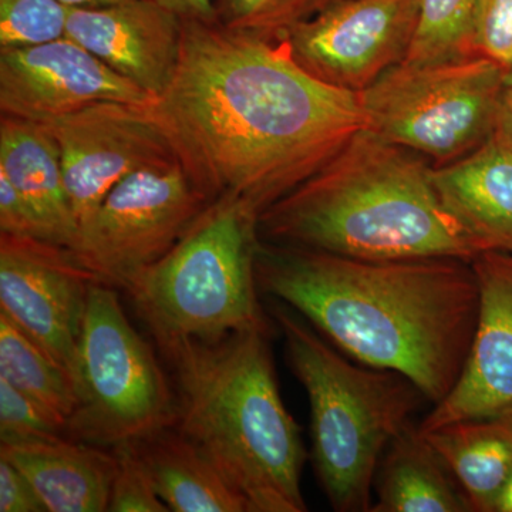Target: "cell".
<instances>
[{
    "label": "cell",
    "instance_id": "obj_31",
    "mask_svg": "<svg viewBox=\"0 0 512 512\" xmlns=\"http://www.w3.org/2000/svg\"><path fill=\"white\" fill-rule=\"evenodd\" d=\"M161 6L171 10L183 20L198 22H217L214 0H154Z\"/></svg>",
    "mask_w": 512,
    "mask_h": 512
},
{
    "label": "cell",
    "instance_id": "obj_25",
    "mask_svg": "<svg viewBox=\"0 0 512 512\" xmlns=\"http://www.w3.org/2000/svg\"><path fill=\"white\" fill-rule=\"evenodd\" d=\"M214 6L218 25L271 40L308 18L306 0H214Z\"/></svg>",
    "mask_w": 512,
    "mask_h": 512
},
{
    "label": "cell",
    "instance_id": "obj_36",
    "mask_svg": "<svg viewBox=\"0 0 512 512\" xmlns=\"http://www.w3.org/2000/svg\"><path fill=\"white\" fill-rule=\"evenodd\" d=\"M505 83H507L508 86H512V70L507 73V76H505Z\"/></svg>",
    "mask_w": 512,
    "mask_h": 512
},
{
    "label": "cell",
    "instance_id": "obj_35",
    "mask_svg": "<svg viewBox=\"0 0 512 512\" xmlns=\"http://www.w3.org/2000/svg\"><path fill=\"white\" fill-rule=\"evenodd\" d=\"M340 2H343V0H306V13H308V18L320 12V10L329 8V6L336 5V3Z\"/></svg>",
    "mask_w": 512,
    "mask_h": 512
},
{
    "label": "cell",
    "instance_id": "obj_30",
    "mask_svg": "<svg viewBox=\"0 0 512 512\" xmlns=\"http://www.w3.org/2000/svg\"><path fill=\"white\" fill-rule=\"evenodd\" d=\"M0 512H46L25 474L0 457Z\"/></svg>",
    "mask_w": 512,
    "mask_h": 512
},
{
    "label": "cell",
    "instance_id": "obj_18",
    "mask_svg": "<svg viewBox=\"0 0 512 512\" xmlns=\"http://www.w3.org/2000/svg\"><path fill=\"white\" fill-rule=\"evenodd\" d=\"M0 174L35 210L50 242L73 249L79 224L67 195L59 144L46 124L2 116Z\"/></svg>",
    "mask_w": 512,
    "mask_h": 512
},
{
    "label": "cell",
    "instance_id": "obj_20",
    "mask_svg": "<svg viewBox=\"0 0 512 512\" xmlns=\"http://www.w3.org/2000/svg\"><path fill=\"white\" fill-rule=\"evenodd\" d=\"M158 497L174 512H247L210 458L174 426L134 443Z\"/></svg>",
    "mask_w": 512,
    "mask_h": 512
},
{
    "label": "cell",
    "instance_id": "obj_4",
    "mask_svg": "<svg viewBox=\"0 0 512 512\" xmlns=\"http://www.w3.org/2000/svg\"><path fill=\"white\" fill-rule=\"evenodd\" d=\"M269 328L160 348L177 384L174 427L204 451L247 512H305L308 451L286 409Z\"/></svg>",
    "mask_w": 512,
    "mask_h": 512
},
{
    "label": "cell",
    "instance_id": "obj_14",
    "mask_svg": "<svg viewBox=\"0 0 512 512\" xmlns=\"http://www.w3.org/2000/svg\"><path fill=\"white\" fill-rule=\"evenodd\" d=\"M478 316L470 352L453 389L419 424L421 433L463 420L512 419V254L471 261Z\"/></svg>",
    "mask_w": 512,
    "mask_h": 512
},
{
    "label": "cell",
    "instance_id": "obj_6",
    "mask_svg": "<svg viewBox=\"0 0 512 512\" xmlns=\"http://www.w3.org/2000/svg\"><path fill=\"white\" fill-rule=\"evenodd\" d=\"M258 224L259 215L244 202L217 198L124 289L160 348L269 328L256 282Z\"/></svg>",
    "mask_w": 512,
    "mask_h": 512
},
{
    "label": "cell",
    "instance_id": "obj_16",
    "mask_svg": "<svg viewBox=\"0 0 512 512\" xmlns=\"http://www.w3.org/2000/svg\"><path fill=\"white\" fill-rule=\"evenodd\" d=\"M434 188L468 242L512 254V151L493 137L456 163L431 168Z\"/></svg>",
    "mask_w": 512,
    "mask_h": 512
},
{
    "label": "cell",
    "instance_id": "obj_29",
    "mask_svg": "<svg viewBox=\"0 0 512 512\" xmlns=\"http://www.w3.org/2000/svg\"><path fill=\"white\" fill-rule=\"evenodd\" d=\"M0 234L50 242L35 210L3 174H0Z\"/></svg>",
    "mask_w": 512,
    "mask_h": 512
},
{
    "label": "cell",
    "instance_id": "obj_23",
    "mask_svg": "<svg viewBox=\"0 0 512 512\" xmlns=\"http://www.w3.org/2000/svg\"><path fill=\"white\" fill-rule=\"evenodd\" d=\"M478 0H420L419 23L404 62L426 64L470 59Z\"/></svg>",
    "mask_w": 512,
    "mask_h": 512
},
{
    "label": "cell",
    "instance_id": "obj_9",
    "mask_svg": "<svg viewBox=\"0 0 512 512\" xmlns=\"http://www.w3.org/2000/svg\"><path fill=\"white\" fill-rule=\"evenodd\" d=\"M210 202L178 161L138 171L106 195L70 251L100 282L126 289L180 241Z\"/></svg>",
    "mask_w": 512,
    "mask_h": 512
},
{
    "label": "cell",
    "instance_id": "obj_7",
    "mask_svg": "<svg viewBox=\"0 0 512 512\" xmlns=\"http://www.w3.org/2000/svg\"><path fill=\"white\" fill-rule=\"evenodd\" d=\"M77 407L67 437L116 448L174 426L177 396L113 286L90 289L73 370Z\"/></svg>",
    "mask_w": 512,
    "mask_h": 512
},
{
    "label": "cell",
    "instance_id": "obj_19",
    "mask_svg": "<svg viewBox=\"0 0 512 512\" xmlns=\"http://www.w3.org/2000/svg\"><path fill=\"white\" fill-rule=\"evenodd\" d=\"M370 512H473L446 461L409 424L384 451Z\"/></svg>",
    "mask_w": 512,
    "mask_h": 512
},
{
    "label": "cell",
    "instance_id": "obj_28",
    "mask_svg": "<svg viewBox=\"0 0 512 512\" xmlns=\"http://www.w3.org/2000/svg\"><path fill=\"white\" fill-rule=\"evenodd\" d=\"M473 52L512 70V0H478L473 20Z\"/></svg>",
    "mask_w": 512,
    "mask_h": 512
},
{
    "label": "cell",
    "instance_id": "obj_34",
    "mask_svg": "<svg viewBox=\"0 0 512 512\" xmlns=\"http://www.w3.org/2000/svg\"><path fill=\"white\" fill-rule=\"evenodd\" d=\"M494 512H512V473L505 484L503 493L498 497Z\"/></svg>",
    "mask_w": 512,
    "mask_h": 512
},
{
    "label": "cell",
    "instance_id": "obj_3",
    "mask_svg": "<svg viewBox=\"0 0 512 512\" xmlns=\"http://www.w3.org/2000/svg\"><path fill=\"white\" fill-rule=\"evenodd\" d=\"M433 165L363 128L322 170L259 217V237L349 258H456L476 249L444 208Z\"/></svg>",
    "mask_w": 512,
    "mask_h": 512
},
{
    "label": "cell",
    "instance_id": "obj_8",
    "mask_svg": "<svg viewBox=\"0 0 512 512\" xmlns=\"http://www.w3.org/2000/svg\"><path fill=\"white\" fill-rule=\"evenodd\" d=\"M505 76L483 57L397 64L359 93L366 128L433 167L456 163L493 137Z\"/></svg>",
    "mask_w": 512,
    "mask_h": 512
},
{
    "label": "cell",
    "instance_id": "obj_22",
    "mask_svg": "<svg viewBox=\"0 0 512 512\" xmlns=\"http://www.w3.org/2000/svg\"><path fill=\"white\" fill-rule=\"evenodd\" d=\"M0 377L49 410L64 426L77 407L72 376L0 312Z\"/></svg>",
    "mask_w": 512,
    "mask_h": 512
},
{
    "label": "cell",
    "instance_id": "obj_21",
    "mask_svg": "<svg viewBox=\"0 0 512 512\" xmlns=\"http://www.w3.org/2000/svg\"><path fill=\"white\" fill-rule=\"evenodd\" d=\"M423 434L446 461L471 510L494 512L512 473V419L456 421Z\"/></svg>",
    "mask_w": 512,
    "mask_h": 512
},
{
    "label": "cell",
    "instance_id": "obj_17",
    "mask_svg": "<svg viewBox=\"0 0 512 512\" xmlns=\"http://www.w3.org/2000/svg\"><path fill=\"white\" fill-rule=\"evenodd\" d=\"M0 457L25 474L47 512L109 511L117 467L113 448L59 437L2 444Z\"/></svg>",
    "mask_w": 512,
    "mask_h": 512
},
{
    "label": "cell",
    "instance_id": "obj_15",
    "mask_svg": "<svg viewBox=\"0 0 512 512\" xmlns=\"http://www.w3.org/2000/svg\"><path fill=\"white\" fill-rule=\"evenodd\" d=\"M67 37L157 100L180 64L183 19L154 0L72 8Z\"/></svg>",
    "mask_w": 512,
    "mask_h": 512
},
{
    "label": "cell",
    "instance_id": "obj_5",
    "mask_svg": "<svg viewBox=\"0 0 512 512\" xmlns=\"http://www.w3.org/2000/svg\"><path fill=\"white\" fill-rule=\"evenodd\" d=\"M272 313L293 375L308 393L320 487L333 510L370 512L384 451L412 424L426 397L400 373L362 365L332 348L284 303H275Z\"/></svg>",
    "mask_w": 512,
    "mask_h": 512
},
{
    "label": "cell",
    "instance_id": "obj_1",
    "mask_svg": "<svg viewBox=\"0 0 512 512\" xmlns=\"http://www.w3.org/2000/svg\"><path fill=\"white\" fill-rule=\"evenodd\" d=\"M151 111L208 201L259 217L366 128L359 93L305 72L285 39L198 20H183L177 73Z\"/></svg>",
    "mask_w": 512,
    "mask_h": 512
},
{
    "label": "cell",
    "instance_id": "obj_32",
    "mask_svg": "<svg viewBox=\"0 0 512 512\" xmlns=\"http://www.w3.org/2000/svg\"><path fill=\"white\" fill-rule=\"evenodd\" d=\"M493 138L512 151V86L508 84L498 107Z\"/></svg>",
    "mask_w": 512,
    "mask_h": 512
},
{
    "label": "cell",
    "instance_id": "obj_10",
    "mask_svg": "<svg viewBox=\"0 0 512 512\" xmlns=\"http://www.w3.org/2000/svg\"><path fill=\"white\" fill-rule=\"evenodd\" d=\"M419 10L420 0H343L296 23L284 39L305 72L360 93L407 59Z\"/></svg>",
    "mask_w": 512,
    "mask_h": 512
},
{
    "label": "cell",
    "instance_id": "obj_11",
    "mask_svg": "<svg viewBox=\"0 0 512 512\" xmlns=\"http://www.w3.org/2000/svg\"><path fill=\"white\" fill-rule=\"evenodd\" d=\"M46 126L59 144L79 231L124 178L178 161L151 106L100 101Z\"/></svg>",
    "mask_w": 512,
    "mask_h": 512
},
{
    "label": "cell",
    "instance_id": "obj_12",
    "mask_svg": "<svg viewBox=\"0 0 512 512\" xmlns=\"http://www.w3.org/2000/svg\"><path fill=\"white\" fill-rule=\"evenodd\" d=\"M97 282L69 248L0 234V312L39 343L72 380L90 289Z\"/></svg>",
    "mask_w": 512,
    "mask_h": 512
},
{
    "label": "cell",
    "instance_id": "obj_24",
    "mask_svg": "<svg viewBox=\"0 0 512 512\" xmlns=\"http://www.w3.org/2000/svg\"><path fill=\"white\" fill-rule=\"evenodd\" d=\"M69 6L60 0H0V49H20L67 36Z\"/></svg>",
    "mask_w": 512,
    "mask_h": 512
},
{
    "label": "cell",
    "instance_id": "obj_33",
    "mask_svg": "<svg viewBox=\"0 0 512 512\" xmlns=\"http://www.w3.org/2000/svg\"><path fill=\"white\" fill-rule=\"evenodd\" d=\"M69 8H101V6L116 5L127 0H60Z\"/></svg>",
    "mask_w": 512,
    "mask_h": 512
},
{
    "label": "cell",
    "instance_id": "obj_27",
    "mask_svg": "<svg viewBox=\"0 0 512 512\" xmlns=\"http://www.w3.org/2000/svg\"><path fill=\"white\" fill-rule=\"evenodd\" d=\"M117 467L111 484L110 512H167L158 497L146 467L141 463L134 443L113 448Z\"/></svg>",
    "mask_w": 512,
    "mask_h": 512
},
{
    "label": "cell",
    "instance_id": "obj_2",
    "mask_svg": "<svg viewBox=\"0 0 512 512\" xmlns=\"http://www.w3.org/2000/svg\"><path fill=\"white\" fill-rule=\"evenodd\" d=\"M259 291L362 365L393 370L436 404L456 384L478 316L471 262L376 259L261 241Z\"/></svg>",
    "mask_w": 512,
    "mask_h": 512
},
{
    "label": "cell",
    "instance_id": "obj_26",
    "mask_svg": "<svg viewBox=\"0 0 512 512\" xmlns=\"http://www.w3.org/2000/svg\"><path fill=\"white\" fill-rule=\"evenodd\" d=\"M67 437L66 426L49 410L0 377V441L23 444Z\"/></svg>",
    "mask_w": 512,
    "mask_h": 512
},
{
    "label": "cell",
    "instance_id": "obj_13",
    "mask_svg": "<svg viewBox=\"0 0 512 512\" xmlns=\"http://www.w3.org/2000/svg\"><path fill=\"white\" fill-rule=\"evenodd\" d=\"M100 101L146 107L156 103L70 37L0 49L2 116L46 124Z\"/></svg>",
    "mask_w": 512,
    "mask_h": 512
}]
</instances>
